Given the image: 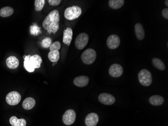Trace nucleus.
I'll return each mask as SVG.
<instances>
[{"label": "nucleus", "instance_id": "obj_1", "mask_svg": "<svg viewBox=\"0 0 168 126\" xmlns=\"http://www.w3.org/2000/svg\"><path fill=\"white\" fill-rule=\"evenodd\" d=\"M59 20L60 16L59 11L57 10L52 11L43 21V27L49 34H55L59 29Z\"/></svg>", "mask_w": 168, "mask_h": 126}, {"label": "nucleus", "instance_id": "obj_2", "mask_svg": "<svg viewBox=\"0 0 168 126\" xmlns=\"http://www.w3.org/2000/svg\"><path fill=\"white\" fill-rule=\"evenodd\" d=\"M23 58L24 59V68L30 73L33 72L35 69L39 68L43 62L42 58L38 55L36 54L33 55H25L23 56Z\"/></svg>", "mask_w": 168, "mask_h": 126}, {"label": "nucleus", "instance_id": "obj_3", "mask_svg": "<svg viewBox=\"0 0 168 126\" xmlns=\"http://www.w3.org/2000/svg\"><path fill=\"white\" fill-rule=\"evenodd\" d=\"M82 14V9L80 7L73 6L65 10L64 17L69 20H73L78 18Z\"/></svg>", "mask_w": 168, "mask_h": 126}, {"label": "nucleus", "instance_id": "obj_4", "mask_svg": "<svg viewBox=\"0 0 168 126\" xmlns=\"http://www.w3.org/2000/svg\"><path fill=\"white\" fill-rule=\"evenodd\" d=\"M138 78L140 83L144 86H150L153 82L151 73L148 70H141L139 72Z\"/></svg>", "mask_w": 168, "mask_h": 126}, {"label": "nucleus", "instance_id": "obj_5", "mask_svg": "<svg viewBox=\"0 0 168 126\" xmlns=\"http://www.w3.org/2000/svg\"><path fill=\"white\" fill-rule=\"evenodd\" d=\"M96 57V52L94 49H88L82 53L81 55V59L84 63L87 65H90L94 63Z\"/></svg>", "mask_w": 168, "mask_h": 126}, {"label": "nucleus", "instance_id": "obj_6", "mask_svg": "<svg viewBox=\"0 0 168 126\" xmlns=\"http://www.w3.org/2000/svg\"><path fill=\"white\" fill-rule=\"evenodd\" d=\"M21 97L17 92H11L7 95L6 97L7 103L11 106H15L20 102Z\"/></svg>", "mask_w": 168, "mask_h": 126}, {"label": "nucleus", "instance_id": "obj_7", "mask_svg": "<svg viewBox=\"0 0 168 126\" xmlns=\"http://www.w3.org/2000/svg\"><path fill=\"white\" fill-rule=\"evenodd\" d=\"M89 36L86 33H82L78 35L75 40V45L78 50H82L87 45Z\"/></svg>", "mask_w": 168, "mask_h": 126}, {"label": "nucleus", "instance_id": "obj_8", "mask_svg": "<svg viewBox=\"0 0 168 126\" xmlns=\"http://www.w3.org/2000/svg\"><path fill=\"white\" fill-rule=\"evenodd\" d=\"M76 113L73 109L67 110L63 116V123L66 125H71L76 120Z\"/></svg>", "mask_w": 168, "mask_h": 126}, {"label": "nucleus", "instance_id": "obj_9", "mask_svg": "<svg viewBox=\"0 0 168 126\" xmlns=\"http://www.w3.org/2000/svg\"><path fill=\"white\" fill-rule=\"evenodd\" d=\"M120 39L118 35L112 34L108 37L107 40V45L108 48L111 50L117 49L120 46Z\"/></svg>", "mask_w": 168, "mask_h": 126}, {"label": "nucleus", "instance_id": "obj_10", "mask_svg": "<svg viewBox=\"0 0 168 126\" xmlns=\"http://www.w3.org/2000/svg\"><path fill=\"white\" fill-rule=\"evenodd\" d=\"M99 102L105 105H111L115 102V98L112 94L103 93L98 97Z\"/></svg>", "mask_w": 168, "mask_h": 126}, {"label": "nucleus", "instance_id": "obj_11", "mask_svg": "<svg viewBox=\"0 0 168 126\" xmlns=\"http://www.w3.org/2000/svg\"><path fill=\"white\" fill-rule=\"evenodd\" d=\"M123 72V68L118 64L112 65L109 69V74L114 78L120 77L122 75Z\"/></svg>", "mask_w": 168, "mask_h": 126}, {"label": "nucleus", "instance_id": "obj_12", "mask_svg": "<svg viewBox=\"0 0 168 126\" xmlns=\"http://www.w3.org/2000/svg\"><path fill=\"white\" fill-rule=\"evenodd\" d=\"M99 122V117L94 113H90L85 118V123L87 126H96Z\"/></svg>", "mask_w": 168, "mask_h": 126}, {"label": "nucleus", "instance_id": "obj_13", "mask_svg": "<svg viewBox=\"0 0 168 126\" xmlns=\"http://www.w3.org/2000/svg\"><path fill=\"white\" fill-rule=\"evenodd\" d=\"M89 78L86 76H80L74 78V84L77 87H83L88 84Z\"/></svg>", "mask_w": 168, "mask_h": 126}, {"label": "nucleus", "instance_id": "obj_14", "mask_svg": "<svg viewBox=\"0 0 168 126\" xmlns=\"http://www.w3.org/2000/svg\"><path fill=\"white\" fill-rule=\"evenodd\" d=\"M73 30L69 27H68L64 31L63 34V43L69 46L73 38Z\"/></svg>", "mask_w": 168, "mask_h": 126}, {"label": "nucleus", "instance_id": "obj_15", "mask_svg": "<svg viewBox=\"0 0 168 126\" xmlns=\"http://www.w3.org/2000/svg\"><path fill=\"white\" fill-rule=\"evenodd\" d=\"M135 33L139 40H143L145 37V32L143 25L140 23H136L135 27Z\"/></svg>", "mask_w": 168, "mask_h": 126}, {"label": "nucleus", "instance_id": "obj_16", "mask_svg": "<svg viewBox=\"0 0 168 126\" xmlns=\"http://www.w3.org/2000/svg\"><path fill=\"white\" fill-rule=\"evenodd\" d=\"M19 62L16 57L10 56L6 60V65L9 68L14 69L17 68L19 66Z\"/></svg>", "mask_w": 168, "mask_h": 126}, {"label": "nucleus", "instance_id": "obj_17", "mask_svg": "<svg viewBox=\"0 0 168 126\" xmlns=\"http://www.w3.org/2000/svg\"><path fill=\"white\" fill-rule=\"evenodd\" d=\"M149 102L153 106H159L164 103V98L160 95H155L150 98Z\"/></svg>", "mask_w": 168, "mask_h": 126}, {"label": "nucleus", "instance_id": "obj_18", "mask_svg": "<svg viewBox=\"0 0 168 126\" xmlns=\"http://www.w3.org/2000/svg\"><path fill=\"white\" fill-rule=\"evenodd\" d=\"M36 102L33 98H26L22 103V107L26 110H30L33 108Z\"/></svg>", "mask_w": 168, "mask_h": 126}, {"label": "nucleus", "instance_id": "obj_19", "mask_svg": "<svg viewBox=\"0 0 168 126\" xmlns=\"http://www.w3.org/2000/svg\"><path fill=\"white\" fill-rule=\"evenodd\" d=\"M10 123L12 126H26V121L25 119H18L15 116H13L10 118Z\"/></svg>", "mask_w": 168, "mask_h": 126}, {"label": "nucleus", "instance_id": "obj_20", "mask_svg": "<svg viewBox=\"0 0 168 126\" xmlns=\"http://www.w3.org/2000/svg\"><path fill=\"white\" fill-rule=\"evenodd\" d=\"M152 64L155 68L158 69L160 70L164 71L165 70V67L164 63L159 58H153V59L152 60Z\"/></svg>", "mask_w": 168, "mask_h": 126}, {"label": "nucleus", "instance_id": "obj_21", "mask_svg": "<svg viewBox=\"0 0 168 126\" xmlns=\"http://www.w3.org/2000/svg\"><path fill=\"white\" fill-rule=\"evenodd\" d=\"M125 4L124 0H109V5L111 8L118 9L121 8Z\"/></svg>", "mask_w": 168, "mask_h": 126}, {"label": "nucleus", "instance_id": "obj_22", "mask_svg": "<svg viewBox=\"0 0 168 126\" xmlns=\"http://www.w3.org/2000/svg\"><path fill=\"white\" fill-rule=\"evenodd\" d=\"M14 10L10 7H5L0 10V16L2 17H9L13 14Z\"/></svg>", "mask_w": 168, "mask_h": 126}, {"label": "nucleus", "instance_id": "obj_23", "mask_svg": "<svg viewBox=\"0 0 168 126\" xmlns=\"http://www.w3.org/2000/svg\"><path fill=\"white\" fill-rule=\"evenodd\" d=\"M48 57L49 60L53 63L58 62L59 59V51H50L48 54Z\"/></svg>", "mask_w": 168, "mask_h": 126}, {"label": "nucleus", "instance_id": "obj_24", "mask_svg": "<svg viewBox=\"0 0 168 126\" xmlns=\"http://www.w3.org/2000/svg\"><path fill=\"white\" fill-rule=\"evenodd\" d=\"M45 0H35L34 2L35 9L36 11H40L43 8Z\"/></svg>", "mask_w": 168, "mask_h": 126}, {"label": "nucleus", "instance_id": "obj_25", "mask_svg": "<svg viewBox=\"0 0 168 126\" xmlns=\"http://www.w3.org/2000/svg\"><path fill=\"white\" fill-rule=\"evenodd\" d=\"M30 31L31 34L35 36L38 35L41 33L40 28L37 25H32V26H30Z\"/></svg>", "mask_w": 168, "mask_h": 126}, {"label": "nucleus", "instance_id": "obj_26", "mask_svg": "<svg viewBox=\"0 0 168 126\" xmlns=\"http://www.w3.org/2000/svg\"><path fill=\"white\" fill-rule=\"evenodd\" d=\"M61 48V44L59 41H56L54 43L51 44V45L49 47L50 51H55V50H59Z\"/></svg>", "mask_w": 168, "mask_h": 126}, {"label": "nucleus", "instance_id": "obj_27", "mask_svg": "<svg viewBox=\"0 0 168 126\" xmlns=\"http://www.w3.org/2000/svg\"><path fill=\"white\" fill-rule=\"evenodd\" d=\"M52 43V40L49 37H46L43 39L41 42V46L44 48H48L50 47Z\"/></svg>", "mask_w": 168, "mask_h": 126}, {"label": "nucleus", "instance_id": "obj_28", "mask_svg": "<svg viewBox=\"0 0 168 126\" xmlns=\"http://www.w3.org/2000/svg\"><path fill=\"white\" fill-rule=\"evenodd\" d=\"M60 0H48V2L49 5L51 6H58L60 4Z\"/></svg>", "mask_w": 168, "mask_h": 126}, {"label": "nucleus", "instance_id": "obj_29", "mask_svg": "<svg viewBox=\"0 0 168 126\" xmlns=\"http://www.w3.org/2000/svg\"><path fill=\"white\" fill-rule=\"evenodd\" d=\"M162 15L164 18H165L166 19H168V9L167 8H165L163 9L162 12Z\"/></svg>", "mask_w": 168, "mask_h": 126}, {"label": "nucleus", "instance_id": "obj_30", "mask_svg": "<svg viewBox=\"0 0 168 126\" xmlns=\"http://www.w3.org/2000/svg\"><path fill=\"white\" fill-rule=\"evenodd\" d=\"M165 5H166V6H167V7L168 6V0H166L165 1Z\"/></svg>", "mask_w": 168, "mask_h": 126}, {"label": "nucleus", "instance_id": "obj_31", "mask_svg": "<svg viewBox=\"0 0 168 126\" xmlns=\"http://www.w3.org/2000/svg\"><path fill=\"white\" fill-rule=\"evenodd\" d=\"M57 62H54V63H53V66H54V65L57 64Z\"/></svg>", "mask_w": 168, "mask_h": 126}]
</instances>
